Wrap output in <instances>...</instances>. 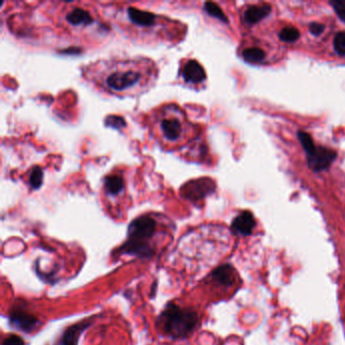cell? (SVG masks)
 Returning a JSON list of instances; mask_svg holds the SVG:
<instances>
[{"label":"cell","mask_w":345,"mask_h":345,"mask_svg":"<svg viewBox=\"0 0 345 345\" xmlns=\"http://www.w3.org/2000/svg\"><path fill=\"white\" fill-rule=\"evenodd\" d=\"M2 345H25V342L20 336L11 334L3 339Z\"/></svg>","instance_id":"23"},{"label":"cell","mask_w":345,"mask_h":345,"mask_svg":"<svg viewBox=\"0 0 345 345\" xmlns=\"http://www.w3.org/2000/svg\"><path fill=\"white\" fill-rule=\"evenodd\" d=\"M212 279L224 286H231L235 281V270L230 264H224L217 267L211 274Z\"/></svg>","instance_id":"14"},{"label":"cell","mask_w":345,"mask_h":345,"mask_svg":"<svg viewBox=\"0 0 345 345\" xmlns=\"http://www.w3.org/2000/svg\"><path fill=\"white\" fill-rule=\"evenodd\" d=\"M334 49L339 55H345V32H340L335 36Z\"/></svg>","instance_id":"20"},{"label":"cell","mask_w":345,"mask_h":345,"mask_svg":"<svg viewBox=\"0 0 345 345\" xmlns=\"http://www.w3.org/2000/svg\"><path fill=\"white\" fill-rule=\"evenodd\" d=\"M255 227V220L253 215L246 211L238 215L232 222V231L240 235H250Z\"/></svg>","instance_id":"13"},{"label":"cell","mask_w":345,"mask_h":345,"mask_svg":"<svg viewBox=\"0 0 345 345\" xmlns=\"http://www.w3.org/2000/svg\"><path fill=\"white\" fill-rule=\"evenodd\" d=\"M9 324L14 329L24 333H31L40 325V320L30 312L16 308L10 312Z\"/></svg>","instance_id":"8"},{"label":"cell","mask_w":345,"mask_h":345,"mask_svg":"<svg viewBox=\"0 0 345 345\" xmlns=\"http://www.w3.org/2000/svg\"><path fill=\"white\" fill-rule=\"evenodd\" d=\"M100 190L106 203L113 205L124 202L130 190V176L128 171L122 168L112 169L103 178Z\"/></svg>","instance_id":"6"},{"label":"cell","mask_w":345,"mask_h":345,"mask_svg":"<svg viewBox=\"0 0 345 345\" xmlns=\"http://www.w3.org/2000/svg\"><path fill=\"white\" fill-rule=\"evenodd\" d=\"M325 30V25L318 22H312L310 24V32L314 36H320Z\"/></svg>","instance_id":"24"},{"label":"cell","mask_w":345,"mask_h":345,"mask_svg":"<svg viewBox=\"0 0 345 345\" xmlns=\"http://www.w3.org/2000/svg\"><path fill=\"white\" fill-rule=\"evenodd\" d=\"M55 20L60 28L77 40L97 38L105 33V25L100 21L97 12L81 2H63L58 4Z\"/></svg>","instance_id":"4"},{"label":"cell","mask_w":345,"mask_h":345,"mask_svg":"<svg viewBox=\"0 0 345 345\" xmlns=\"http://www.w3.org/2000/svg\"><path fill=\"white\" fill-rule=\"evenodd\" d=\"M298 137H299V140L304 148V150L306 151L307 155H310L311 153H313L316 149V146L311 138V136L305 132H299L298 134Z\"/></svg>","instance_id":"17"},{"label":"cell","mask_w":345,"mask_h":345,"mask_svg":"<svg viewBox=\"0 0 345 345\" xmlns=\"http://www.w3.org/2000/svg\"><path fill=\"white\" fill-rule=\"evenodd\" d=\"M243 58L250 63H257L265 58V53L259 48H249L243 51Z\"/></svg>","instance_id":"16"},{"label":"cell","mask_w":345,"mask_h":345,"mask_svg":"<svg viewBox=\"0 0 345 345\" xmlns=\"http://www.w3.org/2000/svg\"><path fill=\"white\" fill-rule=\"evenodd\" d=\"M147 125L158 144L168 151L185 147L196 136L195 126L180 106L172 103L153 109L147 118Z\"/></svg>","instance_id":"2"},{"label":"cell","mask_w":345,"mask_h":345,"mask_svg":"<svg viewBox=\"0 0 345 345\" xmlns=\"http://www.w3.org/2000/svg\"><path fill=\"white\" fill-rule=\"evenodd\" d=\"M206 10L213 16L223 20V21H228L226 15L224 14V12L222 11V9L215 3H212V2H209V3H206Z\"/></svg>","instance_id":"19"},{"label":"cell","mask_w":345,"mask_h":345,"mask_svg":"<svg viewBox=\"0 0 345 345\" xmlns=\"http://www.w3.org/2000/svg\"><path fill=\"white\" fill-rule=\"evenodd\" d=\"M330 4L333 6L335 12L338 14L339 18L345 22V2L344 1H330Z\"/></svg>","instance_id":"22"},{"label":"cell","mask_w":345,"mask_h":345,"mask_svg":"<svg viewBox=\"0 0 345 345\" xmlns=\"http://www.w3.org/2000/svg\"><path fill=\"white\" fill-rule=\"evenodd\" d=\"M307 156L310 168L314 171H322L327 169L332 164L336 158V153L324 147H316L315 151Z\"/></svg>","instance_id":"10"},{"label":"cell","mask_w":345,"mask_h":345,"mask_svg":"<svg viewBox=\"0 0 345 345\" xmlns=\"http://www.w3.org/2000/svg\"><path fill=\"white\" fill-rule=\"evenodd\" d=\"M42 180H43V172L39 167H36L32 173V175H31V178H30L31 185L34 186L35 188H37L41 185Z\"/></svg>","instance_id":"21"},{"label":"cell","mask_w":345,"mask_h":345,"mask_svg":"<svg viewBox=\"0 0 345 345\" xmlns=\"http://www.w3.org/2000/svg\"><path fill=\"white\" fill-rule=\"evenodd\" d=\"M179 75L181 79L187 85H197L203 83L206 78V72L203 66L196 61L192 59H185L179 69Z\"/></svg>","instance_id":"9"},{"label":"cell","mask_w":345,"mask_h":345,"mask_svg":"<svg viewBox=\"0 0 345 345\" xmlns=\"http://www.w3.org/2000/svg\"><path fill=\"white\" fill-rule=\"evenodd\" d=\"M270 10L271 8L268 4L250 6L245 11V19L249 23H256L266 17L269 14Z\"/></svg>","instance_id":"15"},{"label":"cell","mask_w":345,"mask_h":345,"mask_svg":"<svg viewBox=\"0 0 345 345\" xmlns=\"http://www.w3.org/2000/svg\"><path fill=\"white\" fill-rule=\"evenodd\" d=\"M82 71L93 87L117 96H139L153 87L158 77L155 62L143 57L100 59L87 64Z\"/></svg>","instance_id":"1"},{"label":"cell","mask_w":345,"mask_h":345,"mask_svg":"<svg viewBox=\"0 0 345 345\" xmlns=\"http://www.w3.org/2000/svg\"><path fill=\"white\" fill-rule=\"evenodd\" d=\"M90 321L85 320L67 327L54 345H78L82 333L90 326Z\"/></svg>","instance_id":"11"},{"label":"cell","mask_w":345,"mask_h":345,"mask_svg":"<svg viewBox=\"0 0 345 345\" xmlns=\"http://www.w3.org/2000/svg\"><path fill=\"white\" fill-rule=\"evenodd\" d=\"M158 229V222L151 215H142L131 222L128 228L127 240L150 243Z\"/></svg>","instance_id":"7"},{"label":"cell","mask_w":345,"mask_h":345,"mask_svg":"<svg viewBox=\"0 0 345 345\" xmlns=\"http://www.w3.org/2000/svg\"><path fill=\"white\" fill-rule=\"evenodd\" d=\"M117 17L127 31L146 40L169 42L178 40L184 32L177 21L134 6L124 7L122 15Z\"/></svg>","instance_id":"3"},{"label":"cell","mask_w":345,"mask_h":345,"mask_svg":"<svg viewBox=\"0 0 345 345\" xmlns=\"http://www.w3.org/2000/svg\"><path fill=\"white\" fill-rule=\"evenodd\" d=\"M199 318L197 313L188 308H181L169 303L158 317L162 332L173 339L188 337L197 327Z\"/></svg>","instance_id":"5"},{"label":"cell","mask_w":345,"mask_h":345,"mask_svg":"<svg viewBox=\"0 0 345 345\" xmlns=\"http://www.w3.org/2000/svg\"><path fill=\"white\" fill-rule=\"evenodd\" d=\"M121 254L132 255L139 258H151L155 254V250L150 243H137L126 240L119 248Z\"/></svg>","instance_id":"12"},{"label":"cell","mask_w":345,"mask_h":345,"mask_svg":"<svg viewBox=\"0 0 345 345\" xmlns=\"http://www.w3.org/2000/svg\"><path fill=\"white\" fill-rule=\"evenodd\" d=\"M299 38H300V33L295 27H291V26L284 27L279 33V39L283 42L293 43V42H296Z\"/></svg>","instance_id":"18"}]
</instances>
